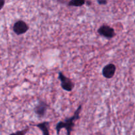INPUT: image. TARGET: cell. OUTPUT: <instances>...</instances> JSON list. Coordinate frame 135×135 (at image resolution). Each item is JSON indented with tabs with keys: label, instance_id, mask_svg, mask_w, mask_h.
<instances>
[{
	"label": "cell",
	"instance_id": "1",
	"mask_svg": "<svg viewBox=\"0 0 135 135\" xmlns=\"http://www.w3.org/2000/svg\"><path fill=\"white\" fill-rule=\"evenodd\" d=\"M82 105H80L79 108L76 109V112L74 113L73 116L68 119H66L65 121H61L57 124L56 131L57 134H59V132L62 129H65L67 131V134H71L72 132L73 129L75 125V123L77 119H79V115H80V112L81 111Z\"/></svg>",
	"mask_w": 135,
	"mask_h": 135
},
{
	"label": "cell",
	"instance_id": "2",
	"mask_svg": "<svg viewBox=\"0 0 135 135\" xmlns=\"http://www.w3.org/2000/svg\"><path fill=\"white\" fill-rule=\"evenodd\" d=\"M59 79L61 81V88H63L64 90L67 91V92H71L74 88V83H73L72 80L68 77L65 76L64 74L60 71L59 73Z\"/></svg>",
	"mask_w": 135,
	"mask_h": 135
},
{
	"label": "cell",
	"instance_id": "3",
	"mask_svg": "<svg viewBox=\"0 0 135 135\" xmlns=\"http://www.w3.org/2000/svg\"><path fill=\"white\" fill-rule=\"evenodd\" d=\"M98 32L100 36H102L106 38H112L115 36L114 29L111 26L105 25L100 26L98 30Z\"/></svg>",
	"mask_w": 135,
	"mask_h": 135
},
{
	"label": "cell",
	"instance_id": "4",
	"mask_svg": "<svg viewBox=\"0 0 135 135\" xmlns=\"http://www.w3.org/2000/svg\"><path fill=\"white\" fill-rule=\"evenodd\" d=\"M28 28L29 27L28 25L23 21H18L16 22L13 27V31L17 35L25 34L28 31Z\"/></svg>",
	"mask_w": 135,
	"mask_h": 135
},
{
	"label": "cell",
	"instance_id": "5",
	"mask_svg": "<svg viewBox=\"0 0 135 135\" xmlns=\"http://www.w3.org/2000/svg\"><path fill=\"white\" fill-rule=\"evenodd\" d=\"M116 71V67L113 63H109L103 68L102 75L106 79H112Z\"/></svg>",
	"mask_w": 135,
	"mask_h": 135
},
{
	"label": "cell",
	"instance_id": "6",
	"mask_svg": "<svg viewBox=\"0 0 135 135\" xmlns=\"http://www.w3.org/2000/svg\"><path fill=\"white\" fill-rule=\"evenodd\" d=\"M47 105L46 103L42 101H40L38 105L34 108V112L38 117H43L46 114V112L47 111Z\"/></svg>",
	"mask_w": 135,
	"mask_h": 135
},
{
	"label": "cell",
	"instance_id": "7",
	"mask_svg": "<svg viewBox=\"0 0 135 135\" xmlns=\"http://www.w3.org/2000/svg\"><path fill=\"white\" fill-rule=\"evenodd\" d=\"M38 128H39L41 131H42V133L44 135H48L50 134L48 130L49 127V123L48 122H44L42 123H39L36 125Z\"/></svg>",
	"mask_w": 135,
	"mask_h": 135
},
{
	"label": "cell",
	"instance_id": "8",
	"mask_svg": "<svg viewBox=\"0 0 135 135\" xmlns=\"http://www.w3.org/2000/svg\"><path fill=\"white\" fill-rule=\"evenodd\" d=\"M85 4V0H71L69 2V6L81 7Z\"/></svg>",
	"mask_w": 135,
	"mask_h": 135
},
{
	"label": "cell",
	"instance_id": "9",
	"mask_svg": "<svg viewBox=\"0 0 135 135\" xmlns=\"http://www.w3.org/2000/svg\"><path fill=\"white\" fill-rule=\"evenodd\" d=\"M97 1L100 5H105L108 3V0H97Z\"/></svg>",
	"mask_w": 135,
	"mask_h": 135
},
{
	"label": "cell",
	"instance_id": "10",
	"mask_svg": "<svg viewBox=\"0 0 135 135\" xmlns=\"http://www.w3.org/2000/svg\"><path fill=\"white\" fill-rule=\"evenodd\" d=\"M5 0H0V11L2 9V8L3 7L4 5H5Z\"/></svg>",
	"mask_w": 135,
	"mask_h": 135
}]
</instances>
